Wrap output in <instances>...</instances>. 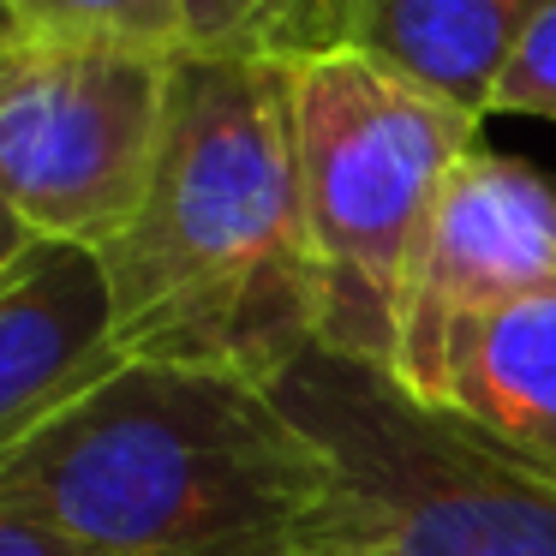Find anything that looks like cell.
Returning a JSON list of instances; mask_svg holds the SVG:
<instances>
[{
  "label": "cell",
  "mask_w": 556,
  "mask_h": 556,
  "mask_svg": "<svg viewBox=\"0 0 556 556\" xmlns=\"http://www.w3.org/2000/svg\"><path fill=\"white\" fill-rule=\"evenodd\" d=\"M97 257L121 359L269 389L317 348L288 66L180 54L150 198Z\"/></svg>",
  "instance_id": "1"
},
{
  "label": "cell",
  "mask_w": 556,
  "mask_h": 556,
  "mask_svg": "<svg viewBox=\"0 0 556 556\" xmlns=\"http://www.w3.org/2000/svg\"><path fill=\"white\" fill-rule=\"evenodd\" d=\"M329 467L264 383L126 359L0 460V508L109 556L300 551Z\"/></svg>",
  "instance_id": "2"
},
{
  "label": "cell",
  "mask_w": 556,
  "mask_h": 556,
  "mask_svg": "<svg viewBox=\"0 0 556 556\" xmlns=\"http://www.w3.org/2000/svg\"><path fill=\"white\" fill-rule=\"evenodd\" d=\"M324 455L312 556H556V479L413 395L389 365L305 348L269 383Z\"/></svg>",
  "instance_id": "3"
},
{
  "label": "cell",
  "mask_w": 556,
  "mask_h": 556,
  "mask_svg": "<svg viewBox=\"0 0 556 556\" xmlns=\"http://www.w3.org/2000/svg\"><path fill=\"white\" fill-rule=\"evenodd\" d=\"M293 174L317 269V348L395 371L401 312L448 174L479 150V121L365 54L288 66Z\"/></svg>",
  "instance_id": "4"
},
{
  "label": "cell",
  "mask_w": 556,
  "mask_h": 556,
  "mask_svg": "<svg viewBox=\"0 0 556 556\" xmlns=\"http://www.w3.org/2000/svg\"><path fill=\"white\" fill-rule=\"evenodd\" d=\"M174 61L0 42V204L37 240L102 252L132 228L168 138Z\"/></svg>",
  "instance_id": "5"
},
{
  "label": "cell",
  "mask_w": 556,
  "mask_h": 556,
  "mask_svg": "<svg viewBox=\"0 0 556 556\" xmlns=\"http://www.w3.org/2000/svg\"><path fill=\"white\" fill-rule=\"evenodd\" d=\"M539 288H556V180L479 144L437 198L401 312L395 377L419 395L460 324Z\"/></svg>",
  "instance_id": "6"
},
{
  "label": "cell",
  "mask_w": 556,
  "mask_h": 556,
  "mask_svg": "<svg viewBox=\"0 0 556 556\" xmlns=\"http://www.w3.org/2000/svg\"><path fill=\"white\" fill-rule=\"evenodd\" d=\"M121 365L109 276L90 245L37 240L0 269V460Z\"/></svg>",
  "instance_id": "7"
},
{
  "label": "cell",
  "mask_w": 556,
  "mask_h": 556,
  "mask_svg": "<svg viewBox=\"0 0 556 556\" xmlns=\"http://www.w3.org/2000/svg\"><path fill=\"white\" fill-rule=\"evenodd\" d=\"M419 395L556 479V288L460 324Z\"/></svg>",
  "instance_id": "8"
},
{
  "label": "cell",
  "mask_w": 556,
  "mask_h": 556,
  "mask_svg": "<svg viewBox=\"0 0 556 556\" xmlns=\"http://www.w3.org/2000/svg\"><path fill=\"white\" fill-rule=\"evenodd\" d=\"M539 0H341V49L484 121Z\"/></svg>",
  "instance_id": "9"
},
{
  "label": "cell",
  "mask_w": 556,
  "mask_h": 556,
  "mask_svg": "<svg viewBox=\"0 0 556 556\" xmlns=\"http://www.w3.org/2000/svg\"><path fill=\"white\" fill-rule=\"evenodd\" d=\"M186 54L210 61H312L341 49V0H180Z\"/></svg>",
  "instance_id": "10"
},
{
  "label": "cell",
  "mask_w": 556,
  "mask_h": 556,
  "mask_svg": "<svg viewBox=\"0 0 556 556\" xmlns=\"http://www.w3.org/2000/svg\"><path fill=\"white\" fill-rule=\"evenodd\" d=\"M0 30L7 42L186 54L180 0H0Z\"/></svg>",
  "instance_id": "11"
},
{
  "label": "cell",
  "mask_w": 556,
  "mask_h": 556,
  "mask_svg": "<svg viewBox=\"0 0 556 556\" xmlns=\"http://www.w3.org/2000/svg\"><path fill=\"white\" fill-rule=\"evenodd\" d=\"M491 114H532L556 121V0H539L491 90Z\"/></svg>",
  "instance_id": "12"
},
{
  "label": "cell",
  "mask_w": 556,
  "mask_h": 556,
  "mask_svg": "<svg viewBox=\"0 0 556 556\" xmlns=\"http://www.w3.org/2000/svg\"><path fill=\"white\" fill-rule=\"evenodd\" d=\"M0 556H109V551H90V544L66 539L61 527L49 520H30L18 508H0Z\"/></svg>",
  "instance_id": "13"
},
{
  "label": "cell",
  "mask_w": 556,
  "mask_h": 556,
  "mask_svg": "<svg viewBox=\"0 0 556 556\" xmlns=\"http://www.w3.org/2000/svg\"><path fill=\"white\" fill-rule=\"evenodd\" d=\"M30 245H37V233H30V228H25V222H18V216H13V210L0 204V269H13V264H18V257H25V252H30Z\"/></svg>",
  "instance_id": "14"
},
{
  "label": "cell",
  "mask_w": 556,
  "mask_h": 556,
  "mask_svg": "<svg viewBox=\"0 0 556 556\" xmlns=\"http://www.w3.org/2000/svg\"><path fill=\"white\" fill-rule=\"evenodd\" d=\"M276 556H312V551H276Z\"/></svg>",
  "instance_id": "15"
},
{
  "label": "cell",
  "mask_w": 556,
  "mask_h": 556,
  "mask_svg": "<svg viewBox=\"0 0 556 556\" xmlns=\"http://www.w3.org/2000/svg\"><path fill=\"white\" fill-rule=\"evenodd\" d=\"M0 42H7V30H0Z\"/></svg>",
  "instance_id": "16"
}]
</instances>
